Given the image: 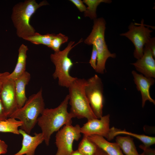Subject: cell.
Listing matches in <instances>:
<instances>
[{
	"instance_id": "obj_20",
	"label": "cell",
	"mask_w": 155,
	"mask_h": 155,
	"mask_svg": "<svg viewBox=\"0 0 155 155\" xmlns=\"http://www.w3.org/2000/svg\"><path fill=\"white\" fill-rule=\"evenodd\" d=\"M22 122L12 118L0 121V132H9L19 135L18 128L22 125Z\"/></svg>"
},
{
	"instance_id": "obj_16",
	"label": "cell",
	"mask_w": 155,
	"mask_h": 155,
	"mask_svg": "<svg viewBox=\"0 0 155 155\" xmlns=\"http://www.w3.org/2000/svg\"><path fill=\"white\" fill-rule=\"evenodd\" d=\"M30 73L27 71L20 77L14 80L17 101L19 108L22 107L27 100L25 87L30 79Z\"/></svg>"
},
{
	"instance_id": "obj_13",
	"label": "cell",
	"mask_w": 155,
	"mask_h": 155,
	"mask_svg": "<svg viewBox=\"0 0 155 155\" xmlns=\"http://www.w3.org/2000/svg\"><path fill=\"white\" fill-rule=\"evenodd\" d=\"M136 69L147 78H155V61L150 50L144 47L142 57L131 63Z\"/></svg>"
},
{
	"instance_id": "obj_33",
	"label": "cell",
	"mask_w": 155,
	"mask_h": 155,
	"mask_svg": "<svg viewBox=\"0 0 155 155\" xmlns=\"http://www.w3.org/2000/svg\"><path fill=\"white\" fill-rule=\"evenodd\" d=\"M70 155H84L78 150L73 151Z\"/></svg>"
},
{
	"instance_id": "obj_25",
	"label": "cell",
	"mask_w": 155,
	"mask_h": 155,
	"mask_svg": "<svg viewBox=\"0 0 155 155\" xmlns=\"http://www.w3.org/2000/svg\"><path fill=\"white\" fill-rule=\"evenodd\" d=\"M97 52L95 46L93 45L92 51L89 63L91 66L95 70L96 69L97 59Z\"/></svg>"
},
{
	"instance_id": "obj_29",
	"label": "cell",
	"mask_w": 155,
	"mask_h": 155,
	"mask_svg": "<svg viewBox=\"0 0 155 155\" xmlns=\"http://www.w3.org/2000/svg\"><path fill=\"white\" fill-rule=\"evenodd\" d=\"M7 118L0 97V121L5 120Z\"/></svg>"
},
{
	"instance_id": "obj_21",
	"label": "cell",
	"mask_w": 155,
	"mask_h": 155,
	"mask_svg": "<svg viewBox=\"0 0 155 155\" xmlns=\"http://www.w3.org/2000/svg\"><path fill=\"white\" fill-rule=\"evenodd\" d=\"M97 148V145L90 140L88 136L84 135L77 150L84 155H94Z\"/></svg>"
},
{
	"instance_id": "obj_19",
	"label": "cell",
	"mask_w": 155,
	"mask_h": 155,
	"mask_svg": "<svg viewBox=\"0 0 155 155\" xmlns=\"http://www.w3.org/2000/svg\"><path fill=\"white\" fill-rule=\"evenodd\" d=\"M111 136L113 139L116 136L120 134H125L135 137L140 141L143 144L147 147H150L155 144V137L138 134L127 131L125 129L121 130L114 127L111 128Z\"/></svg>"
},
{
	"instance_id": "obj_31",
	"label": "cell",
	"mask_w": 155,
	"mask_h": 155,
	"mask_svg": "<svg viewBox=\"0 0 155 155\" xmlns=\"http://www.w3.org/2000/svg\"><path fill=\"white\" fill-rule=\"evenodd\" d=\"M9 73L6 72L4 73H0V91L1 89L3 83V80L4 77Z\"/></svg>"
},
{
	"instance_id": "obj_23",
	"label": "cell",
	"mask_w": 155,
	"mask_h": 155,
	"mask_svg": "<svg viewBox=\"0 0 155 155\" xmlns=\"http://www.w3.org/2000/svg\"><path fill=\"white\" fill-rule=\"evenodd\" d=\"M112 2L111 0H84L83 2L88 5L86 11L84 12V16L89 17L94 20L96 19V9L99 4L103 2L110 3Z\"/></svg>"
},
{
	"instance_id": "obj_2",
	"label": "cell",
	"mask_w": 155,
	"mask_h": 155,
	"mask_svg": "<svg viewBox=\"0 0 155 155\" xmlns=\"http://www.w3.org/2000/svg\"><path fill=\"white\" fill-rule=\"evenodd\" d=\"M48 4L45 1L38 3L35 0H27L13 6L11 18L19 37L24 39L35 33V29L30 24V18L39 7Z\"/></svg>"
},
{
	"instance_id": "obj_22",
	"label": "cell",
	"mask_w": 155,
	"mask_h": 155,
	"mask_svg": "<svg viewBox=\"0 0 155 155\" xmlns=\"http://www.w3.org/2000/svg\"><path fill=\"white\" fill-rule=\"evenodd\" d=\"M55 35L54 34L42 35L36 32L34 35L27 37L24 39L35 44H42L50 48L51 42Z\"/></svg>"
},
{
	"instance_id": "obj_6",
	"label": "cell",
	"mask_w": 155,
	"mask_h": 155,
	"mask_svg": "<svg viewBox=\"0 0 155 155\" xmlns=\"http://www.w3.org/2000/svg\"><path fill=\"white\" fill-rule=\"evenodd\" d=\"M82 41L81 39L73 46L74 42L71 41L64 49L54 52L51 55V61L55 66V70L53 76L54 79H58V84L61 86L68 88L77 78L71 76L69 74L73 63L68 55L73 47Z\"/></svg>"
},
{
	"instance_id": "obj_28",
	"label": "cell",
	"mask_w": 155,
	"mask_h": 155,
	"mask_svg": "<svg viewBox=\"0 0 155 155\" xmlns=\"http://www.w3.org/2000/svg\"><path fill=\"white\" fill-rule=\"evenodd\" d=\"M77 7L81 12H85L87 7L84 4L83 1L81 0H70Z\"/></svg>"
},
{
	"instance_id": "obj_15",
	"label": "cell",
	"mask_w": 155,
	"mask_h": 155,
	"mask_svg": "<svg viewBox=\"0 0 155 155\" xmlns=\"http://www.w3.org/2000/svg\"><path fill=\"white\" fill-rule=\"evenodd\" d=\"M89 139L108 155H124L118 144L116 142H108L101 136L93 135L88 136Z\"/></svg>"
},
{
	"instance_id": "obj_12",
	"label": "cell",
	"mask_w": 155,
	"mask_h": 155,
	"mask_svg": "<svg viewBox=\"0 0 155 155\" xmlns=\"http://www.w3.org/2000/svg\"><path fill=\"white\" fill-rule=\"evenodd\" d=\"M20 134L23 137L22 146L20 150L12 155H34L36 149L44 141L42 133H35L32 136L21 129H19Z\"/></svg>"
},
{
	"instance_id": "obj_26",
	"label": "cell",
	"mask_w": 155,
	"mask_h": 155,
	"mask_svg": "<svg viewBox=\"0 0 155 155\" xmlns=\"http://www.w3.org/2000/svg\"><path fill=\"white\" fill-rule=\"evenodd\" d=\"M145 47L149 49L151 51L154 57L155 58V38H150L144 45Z\"/></svg>"
},
{
	"instance_id": "obj_3",
	"label": "cell",
	"mask_w": 155,
	"mask_h": 155,
	"mask_svg": "<svg viewBox=\"0 0 155 155\" xmlns=\"http://www.w3.org/2000/svg\"><path fill=\"white\" fill-rule=\"evenodd\" d=\"M45 108L41 88L36 93L30 96L24 105L16 110L10 117L18 119L22 122L20 129L30 134L37 123L39 115Z\"/></svg>"
},
{
	"instance_id": "obj_18",
	"label": "cell",
	"mask_w": 155,
	"mask_h": 155,
	"mask_svg": "<svg viewBox=\"0 0 155 155\" xmlns=\"http://www.w3.org/2000/svg\"><path fill=\"white\" fill-rule=\"evenodd\" d=\"M133 140V138L129 135L118 136L116 137V141L123 152L125 155H140L137 150Z\"/></svg>"
},
{
	"instance_id": "obj_8",
	"label": "cell",
	"mask_w": 155,
	"mask_h": 155,
	"mask_svg": "<svg viewBox=\"0 0 155 155\" xmlns=\"http://www.w3.org/2000/svg\"><path fill=\"white\" fill-rule=\"evenodd\" d=\"M81 127L79 125H65L57 131L55 136L57 150L55 155H70L73 151V143L80 138Z\"/></svg>"
},
{
	"instance_id": "obj_24",
	"label": "cell",
	"mask_w": 155,
	"mask_h": 155,
	"mask_svg": "<svg viewBox=\"0 0 155 155\" xmlns=\"http://www.w3.org/2000/svg\"><path fill=\"white\" fill-rule=\"evenodd\" d=\"M67 36L60 33L54 36L51 43L50 48L54 50L55 52L60 51L61 45L68 41Z\"/></svg>"
},
{
	"instance_id": "obj_7",
	"label": "cell",
	"mask_w": 155,
	"mask_h": 155,
	"mask_svg": "<svg viewBox=\"0 0 155 155\" xmlns=\"http://www.w3.org/2000/svg\"><path fill=\"white\" fill-rule=\"evenodd\" d=\"M84 90L91 108L97 119L102 116L104 103L103 84L96 74L86 80Z\"/></svg>"
},
{
	"instance_id": "obj_5",
	"label": "cell",
	"mask_w": 155,
	"mask_h": 155,
	"mask_svg": "<svg viewBox=\"0 0 155 155\" xmlns=\"http://www.w3.org/2000/svg\"><path fill=\"white\" fill-rule=\"evenodd\" d=\"M86 80L77 78L68 88L70 113L78 119L88 120L97 118L94 113L86 96L84 88Z\"/></svg>"
},
{
	"instance_id": "obj_11",
	"label": "cell",
	"mask_w": 155,
	"mask_h": 155,
	"mask_svg": "<svg viewBox=\"0 0 155 155\" xmlns=\"http://www.w3.org/2000/svg\"><path fill=\"white\" fill-rule=\"evenodd\" d=\"M110 115L108 114L100 119L88 120L80 128L81 133L88 136L96 135L105 137L110 141L111 129L110 128Z\"/></svg>"
},
{
	"instance_id": "obj_10",
	"label": "cell",
	"mask_w": 155,
	"mask_h": 155,
	"mask_svg": "<svg viewBox=\"0 0 155 155\" xmlns=\"http://www.w3.org/2000/svg\"><path fill=\"white\" fill-rule=\"evenodd\" d=\"M9 73L4 78L0 91V97L8 118H9L19 108L16 98L14 80L8 77Z\"/></svg>"
},
{
	"instance_id": "obj_17",
	"label": "cell",
	"mask_w": 155,
	"mask_h": 155,
	"mask_svg": "<svg viewBox=\"0 0 155 155\" xmlns=\"http://www.w3.org/2000/svg\"><path fill=\"white\" fill-rule=\"evenodd\" d=\"M28 46L22 44L18 49V55L16 66L13 71L10 73L8 77L14 80L22 76L26 71Z\"/></svg>"
},
{
	"instance_id": "obj_9",
	"label": "cell",
	"mask_w": 155,
	"mask_h": 155,
	"mask_svg": "<svg viewBox=\"0 0 155 155\" xmlns=\"http://www.w3.org/2000/svg\"><path fill=\"white\" fill-rule=\"evenodd\" d=\"M144 22V20L142 19L139 26H136L131 22L128 26L129 30L120 34L127 38L134 44L135 49L133 55L137 59L142 57L144 46L150 38V33L153 31L145 27Z\"/></svg>"
},
{
	"instance_id": "obj_30",
	"label": "cell",
	"mask_w": 155,
	"mask_h": 155,
	"mask_svg": "<svg viewBox=\"0 0 155 155\" xmlns=\"http://www.w3.org/2000/svg\"><path fill=\"white\" fill-rule=\"evenodd\" d=\"M7 148L5 142L0 139V155L5 154L7 152Z\"/></svg>"
},
{
	"instance_id": "obj_4",
	"label": "cell",
	"mask_w": 155,
	"mask_h": 155,
	"mask_svg": "<svg viewBox=\"0 0 155 155\" xmlns=\"http://www.w3.org/2000/svg\"><path fill=\"white\" fill-rule=\"evenodd\" d=\"M106 22L103 18L94 20V25L91 32L85 40L84 43L91 45H94L98 54L96 71L103 74L105 70V63L107 59L110 57L115 58V53H111L108 50L104 39L106 29Z\"/></svg>"
},
{
	"instance_id": "obj_27",
	"label": "cell",
	"mask_w": 155,
	"mask_h": 155,
	"mask_svg": "<svg viewBox=\"0 0 155 155\" xmlns=\"http://www.w3.org/2000/svg\"><path fill=\"white\" fill-rule=\"evenodd\" d=\"M139 148L143 150V152L140 155H155V150L150 147L146 146L143 144L140 145Z\"/></svg>"
},
{
	"instance_id": "obj_32",
	"label": "cell",
	"mask_w": 155,
	"mask_h": 155,
	"mask_svg": "<svg viewBox=\"0 0 155 155\" xmlns=\"http://www.w3.org/2000/svg\"><path fill=\"white\" fill-rule=\"evenodd\" d=\"M94 155H108L106 152L98 147L97 151Z\"/></svg>"
},
{
	"instance_id": "obj_1",
	"label": "cell",
	"mask_w": 155,
	"mask_h": 155,
	"mask_svg": "<svg viewBox=\"0 0 155 155\" xmlns=\"http://www.w3.org/2000/svg\"><path fill=\"white\" fill-rule=\"evenodd\" d=\"M69 102L67 95L57 107L45 108L38 118L37 123L47 146L49 145L51 136L54 132L57 131L63 125H71L72 119L75 117L67 111Z\"/></svg>"
},
{
	"instance_id": "obj_14",
	"label": "cell",
	"mask_w": 155,
	"mask_h": 155,
	"mask_svg": "<svg viewBox=\"0 0 155 155\" xmlns=\"http://www.w3.org/2000/svg\"><path fill=\"white\" fill-rule=\"evenodd\" d=\"M131 73L137 89L140 91L141 94L142 107H144L146 102L147 100L155 104V100L151 97L150 93V88L155 83L154 78L146 77L134 70Z\"/></svg>"
}]
</instances>
